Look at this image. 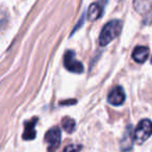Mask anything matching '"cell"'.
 Segmentation results:
<instances>
[{
    "label": "cell",
    "mask_w": 152,
    "mask_h": 152,
    "mask_svg": "<svg viewBox=\"0 0 152 152\" xmlns=\"http://www.w3.org/2000/svg\"><path fill=\"white\" fill-rule=\"evenodd\" d=\"M61 126L68 133H72L75 129V121L70 117H65L61 120Z\"/></svg>",
    "instance_id": "cell-11"
},
{
    "label": "cell",
    "mask_w": 152,
    "mask_h": 152,
    "mask_svg": "<svg viewBox=\"0 0 152 152\" xmlns=\"http://www.w3.org/2000/svg\"><path fill=\"white\" fill-rule=\"evenodd\" d=\"M133 7L137 13L146 14L152 10V1H134Z\"/></svg>",
    "instance_id": "cell-10"
},
{
    "label": "cell",
    "mask_w": 152,
    "mask_h": 152,
    "mask_svg": "<svg viewBox=\"0 0 152 152\" xmlns=\"http://www.w3.org/2000/svg\"><path fill=\"white\" fill-rule=\"evenodd\" d=\"M107 100L110 104L113 105H116L119 106L121 104L124 103L125 101V93H124V90H123L122 87L118 86V87L114 88V89L110 91V93L108 94V97Z\"/></svg>",
    "instance_id": "cell-6"
},
{
    "label": "cell",
    "mask_w": 152,
    "mask_h": 152,
    "mask_svg": "<svg viewBox=\"0 0 152 152\" xmlns=\"http://www.w3.org/2000/svg\"><path fill=\"white\" fill-rule=\"evenodd\" d=\"M133 143H134V131L131 125L126 127L120 142V149L122 152H130L132 150Z\"/></svg>",
    "instance_id": "cell-5"
},
{
    "label": "cell",
    "mask_w": 152,
    "mask_h": 152,
    "mask_svg": "<svg viewBox=\"0 0 152 152\" xmlns=\"http://www.w3.org/2000/svg\"><path fill=\"white\" fill-rule=\"evenodd\" d=\"M102 14H103L102 4L99 2H94L88 9V19L90 21H95L98 18L101 17Z\"/></svg>",
    "instance_id": "cell-9"
},
{
    "label": "cell",
    "mask_w": 152,
    "mask_h": 152,
    "mask_svg": "<svg viewBox=\"0 0 152 152\" xmlns=\"http://www.w3.org/2000/svg\"><path fill=\"white\" fill-rule=\"evenodd\" d=\"M64 66L70 72L80 74L83 72V66L78 59L75 58V52L68 50L64 55Z\"/></svg>",
    "instance_id": "cell-4"
},
{
    "label": "cell",
    "mask_w": 152,
    "mask_h": 152,
    "mask_svg": "<svg viewBox=\"0 0 152 152\" xmlns=\"http://www.w3.org/2000/svg\"><path fill=\"white\" fill-rule=\"evenodd\" d=\"M61 133L58 127H52L45 134V142L47 144L48 152H54L61 145Z\"/></svg>",
    "instance_id": "cell-3"
},
{
    "label": "cell",
    "mask_w": 152,
    "mask_h": 152,
    "mask_svg": "<svg viewBox=\"0 0 152 152\" xmlns=\"http://www.w3.org/2000/svg\"><path fill=\"white\" fill-rule=\"evenodd\" d=\"M5 21V16L2 14V12L0 11V25H2Z\"/></svg>",
    "instance_id": "cell-13"
},
{
    "label": "cell",
    "mask_w": 152,
    "mask_h": 152,
    "mask_svg": "<svg viewBox=\"0 0 152 152\" xmlns=\"http://www.w3.org/2000/svg\"><path fill=\"white\" fill-rule=\"evenodd\" d=\"M152 134V122L149 119H143L139 122L134 129V141L137 144H143Z\"/></svg>",
    "instance_id": "cell-2"
},
{
    "label": "cell",
    "mask_w": 152,
    "mask_h": 152,
    "mask_svg": "<svg viewBox=\"0 0 152 152\" xmlns=\"http://www.w3.org/2000/svg\"><path fill=\"white\" fill-rule=\"evenodd\" d=\"M121 31H122V22L120 20H112L107 22L101 30L99 37V44L101 46L108 45L113 40L119 37Z\"/></svg>",
    "instance_id": "cell-1"
},
{
    "label": "cell",
    "mask_w": 152,
    "mask_h": 152,
    "mask_svg": "<svg viewBox=\"0 0 152 152\" xmlns=\"http://www.w3.org/2000/svg\"><path fill=\"white\" fill-rule=\"evenodd\" d=\"M39 119L37 117L30 119L29 121H26L24 123V131H23V140L25 141H30V140H34L37 135L36 132V125L38 123Z\"/></svg>",
    "instance_id": "cell-7"
},
{
    "label": "cell",
    "mask_w": 152,
    "mask_h": 152,
    "mask_svg": "<svg viewBox=\"0 0 152 152\" xmlns=\"http://www.w3.org/2000/svg\"><path fill=\"white\" fill-rule=\"evenodd\" d=\"M81 149H83V146L79 144H71V145L67 146L63 152H79Z\"/></svg>",
    "instance_id": "cell-12"
},
{
    "label": "cell",
    "mask_w": 152,
    "mask_h": 152,
    "mask_svg": "<svg viewBox=\"0 0 152 152\" xmlns=\"http://www.w3.org/2000/svg\"><path fill=\"white\" fill-rule=\"evenodd\" d=\"M149 53H150V51L148 47L137 46V47H135L132 52V58L139 64L145 63V61H147L148 56H149Z\"/></svg>",
    "instance_id": "cell-8"
},
{
    "label": "cell",
    "mask_w": 152,
    "mask_h": 152,
    "mask_svg": "<svg viewBox=\"0 0 152 152\" xmlns=\"http://www.w3.org/2000/svg\"><path fill=\"white\" fill-rule=\"evenodd\" d=\"M151 63H152V58H151Z\"/></svg>",
    "instance_id": "cell-14"
}]
</instances>
